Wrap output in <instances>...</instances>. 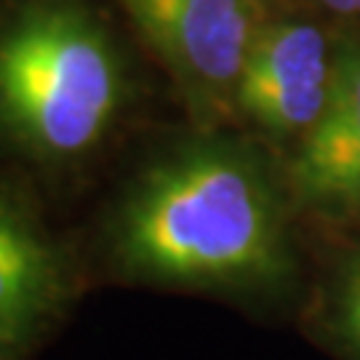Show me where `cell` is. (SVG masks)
I'll return each mask as SVG.
<instances>
[{"label": "cell", "instance_id": "obj_4", "mask_svg": "<svg viewBox=\"0 0 360 360\" xmlns=\"http://www.w3.org/2000/svg\"><path fill=\"white\" fill-rule=\"evenodd\" d=\"M91 285L83 251L53 224L46 195L0 166V360H30Z\"/></svg>", "mask_w": 360, "mask_h": 360}, {"label": "cell", "instance_id": "obj_3", "mask_svg": "<svg viewBox=\"0 0 360 360\" xmlns=\"http://www.w3.org/2000/svg\"><path fill=\"white\" fill-rule=\"evenodd\" d=\"M281 0H115L179 99L187 123L238 126V91L254 43Z\"/></svg>", "mask_w": 360, "mask_h": 360}, {"label": "cell", "instance_id": "obj_1", "mask_svg": "<svg viewBox=\"0 0 360 360\" xmlns=\"http://www.w3.org/2000/svg\"><path fill=\"white\" fill-rule=\"evenodd\" d=\"M299 219L267 144L184 123L136 153L77 243L91 283L278 309L302 288Z\"/></svg>", "mask_w": 360, "mask_h": 360}, {"label": "cell", "instance_id": "obj_8", "mask_svg": "<svg viewBox=\"0 0 360 360\" xmlns=\"http://www.w3.org/2000/svg\"><path fill=\"white\" fill-rule=\"evenodd\" d=\"M309 3L334 25L360 30V0H309Z\"/></svg>", "mask_w": 360, "mask_h": 360}, {"label": "cell", "instance_id": "obj_2", "mask_svg": "<svg viewBox=\"0 0 360 360\" xmlns=\"http://www.w3.org/2000/svg\"><path fill=\"white\" fill-rule=\"evenodd\" d=\"M144 62L115 0H0V166L46 198L89 184L142 110Z\"/></svg>", "mask_w": 360, "mask_h": 360}, {"label": "cell", "instance_id": "obj_7", "mask_svg": "<svg viewBox=\"0 0 360 360\" xmlns=\"http://www.w3.org/2000/svg\"><path fill=\"white\" fill-rule=\"evenodd\" d=\"M315 328L345 360H360V240L334 257L315 296Z\"/></svg>", "mask_w": 360, "mask_h": 360}, {"label": "cell", "instance_id": "obj_5", "mask_svg": "<svg viewBox=\"0 0 360 360\" xmlns=\"http://www.w3.org/2000/svg\"><path fill=\"white\" fill-rule=\"evenodd\" d=\"M342 27L288 3L264 22L238 91V129L288 163L326 115L339 77Z\"/></svg>", "mask_w": 360, "mask_h": 360}, {"label": "cell", "instance_id": "obj_6", "mask_svg": "<svg viewBox=\"0 0 360 360\" xmlns=\"http://www.w3.org/2000/svg\"><path fill=\"white\" fill-rule=\"evenodd\" d=\"M302 219L360 227V30L342 27L339 77L331 104L285 163Z\"/></svg>", "mask_w": 360, "mask_h": 360}]
</instances>
